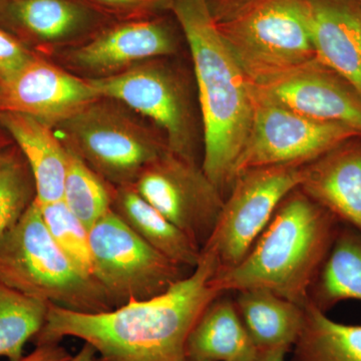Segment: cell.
Returning <instances> with one entry per match:
<instances>
[{"label": "cell", "instance_id": "1", "mask_svg": "<svg viewBox=\"0 0 361 361\" xmlns=\"http://www.w3.org/2000/svg\"><path fill=\"white\" fill-rule=\"evenodd\" d=\"M219 270L202 249L198 265L161 295L106 312L82 313L49 304L35 346L80 339L99 361H188L187 341L202 313L223 295L213 284Z\"/></svg>", "mask_w": 361, "mask_h": 361}, {"label": "cell", "instance_id": "2", "mask_svg": "<svg viewBox=\"0 0 361 361\" xmlns=\"http://www.w3.org/2000/svg\"><path fill=\"white\" fill-rule=\"evenodd\" d=\"M170 9L193 59L203 121L201 168L225 196L250 134L255 85L223 39L207 0H173Z\"/></svg>", "mask_w": 361, "mask_h": 361}, {"label": "cell", "instance_id": "3", "mask_svg": "<svg viewBox=\"0 0 361 361\" xmlns=\"http://www.w3.org/2000/svg\"><path fill=\"white\" fill-rule=\"evenodd\" d=\"M341 226L297 188L285 197L245 258L216 273L214 286L222 293L267 290L305 307Z\"/></svg>", "mask_w": 361, "mask_h": 361}, {"label": "cell", "instance_id": "4", "mask_svg": "<svg viewBox=\"0 0 361 361\" xmlns=\"http://www.w3.org/2000/svg\"><path fill=\"white\" fill-rule=\"evenodd\" d=\"M0 282L77 312L114 310L96 280L78 269L52 238L37 199L0 237Z\"/></svg>", "mask_w": 361, "mask_h": 361}, {"label": "cell", "instance_id": "5", "mask_svg": "<svg viewBox=\"0 0 361 361\" xmlns=\"http://www.w3.org/2000/svg\"><path fill=\"white\" fill-rule=\"evenodd\" d=\"M254 85H264L316 59L310 0H252L216 21Z\"/></svg>", "mask_w": 361, "mask_h": 361}, {"label": "cell", "instance_id": "6", "mask_svg": "<svg viewBox=\"0 0 361 361\" xmlns=\"http://www.w3.org/2000/svg\"><path fill=\"white\" fill-rule=\"evenodd\" d=\"M63 144L115 188L134 186L140 176L166 149L158 137L120 106L99 99L59 126Z\"/></svg>", "mask_w": 361, "mask_h": 361}, {"label": "cell", "instance_id": "7", "mask_svg": "<svg viewBox=\"0 0 361 361\" xmlns=\"http://www.w3.org/2000/svg\"><path fill=\"white\" fill-rule=\"evenodd\" d=\"M94 278L113 308L161 295L186 276L113 210L90 229Z\"/></svg>", "mask_w": 361, "mask_h": 361}, {"label": "cell", "instance_id": "8", "mask_svg": "<svg viewBox=\"0 0 361 361\" xmlns=\"http://www.w3.org/2000/svg\"><path fill=\"white\" fill-rule=\"evenodd\" d=\"M303 167L271 166L237 176L202 248L213 254L218 271L230 269L245 258L285 197L300 186Z\"/></svg>", "mask_w": 361, "mask_h": 361}, {"label": "cell", "instance_id": "9", "mask_svg": "<svg viewBox=\"0 0 361 361\" xmlns=\"http://www.w3.org/2000/svg\"><path fill=\"white\" fill-rule=\"evenodd\" d=\"M357 137L361 135L348 126L300 115L259 94L255 89L253 122L235 167V179L251 169L303 167Z\"/></svg>", "mask_w": 361, "mask_h": 361}, {"label": "cell", "instance_id": "10", "mask_svg": "<svg viewBox=\"0 0 361 361\" xmlns=\"http://www.w3.org/2000/svg\"><path fill=\"white\" fill-rule=\"evenodd\" d=\"M89 80L102 99L125 104L155 123L163 133L169 151L197 163L191 104L175 73L148 61L116 75Z\"/></svg>", "mask_w": 361, "mask_h": 361}, {"label": "cell", "instance_id": "11", "mask_svg": "<svg viewBox=\"0 0 361 361\" xmlns=\"http://www.w3.org/2000/svg\"><path fill=\"white\" fill-rule=\"evenodd\" d=\"M134 187L149 205L203 248L225 196L201 166L166 149L145 169Z\"/></svg>", "mask_w": 361, "mask_h": 361}, {"label": "cell", "instance_id": "12", "mask_svg": "<svg viewBox=\"0 0 361 361\" xmlns=\"http://www.w3.org/2000/svg\"><path fill=\"white\" fill-rule=\"evenodd\" d=\"M101 99L84 80L33 56L0 84V113L20 114L54 128Z\"/></svg>", "mask_w": 361, "mask_h": 361}, {"label": "cell", "instance_id": "13", "mask_svg": "<svg viewBox=\"0 0 361 361\" xmlns=\"http://www.w3.org/2000/svg\"><path fill=\"white\" fill-rule=\"evenodd\" d=\"M259 94L313 120L348 126L361 135V94L317 59L269 84Z\"/></svg>", "mask_w": 361, "mask_h": 361}, {"label": "cell", "instance_id": "14", "mask_svg": "<svg viewBox=\"0 0 361 361\" xmlns=\"http://www.w3.org/2000/svg\"><path fill=\"white\" fill-rule=\"evenodd\" d=\"M176 49L174 35L165 23L142 18L104 30L71 52L70 59L73 65L97 78L174 54Z\"/></svg>", "mask_w": 361, "mask_h": 361}, {"label": "cell", "instance_id": "15", "mask_svg": "<svg viewBox=\"0 0 361 361\" xmlns=\"http://www.w3.org/2000/svg\"><path fill=\"white\" fill-rule=\"evenodd\" d=\"M299 189L341 224L361 232V137L304 166Z\"/></svg>", "mask_w": 361, "mask_h": 361}, {"label": "cell", "instance_id": "16", "mask_svg": "<svg viewBox=\"0 0 361 361\" xmlns=\"http://www.w3.org/2000/svg\"><path fill=\"white\" fill-rule=\"evenodd\" d=\"M316 59L361 94V2L310 0Z\"/></svg>", "mask_w": 361, "mask_h": 361}, {"label": "cell", "instance_id": "17", "mask_svg": "<svg viewBox=\"0 0 361 361\" xmlns=\"http://www.w3.org/2000/svg\"><path fill=\"white\" fill-rule=\"evenodd\" d=\"M0 125L13 137L30 167L39 205L63 200L70 151L52 128L14 113H0Z\"/></svg>", "mask_w": 361, "mask_h": 361}, {"label": "cell", "instance_id": "18", "mask_svg": "<svg viewBox=\"0 0 361 361\" xmlns=\"http://www.w3.org/2000/svg\"><path fill=\"white\" fill-rule=\"evenodd\" d=\"M186 351L188 360L193 361H259L261 356L234 301L222 295L202 313Z\"/></svg>", "mask_w": 361, "mask_h": 361}, {"label": "cell", "instance_id": "19", "mask_svg": "<svg viewBox=\"0 0 361 361\" xmlns=\"http://www.w3.org/2000/svg\"><path fill=\"white\" fill-rule=\"evenodd\" d=\"M237 293L235 305L258 350H290L302 329L305 307L267 290Z\"/></svg>", "mask_w": 361, "mask_h": 361}, {"label": "cell", "instance_id": "20", "mask_svg": "<svg viewBox=\"0 0 361 361\" xmlns=\"http://www.w3.org/2000/svg\"><path fill=\"white\" fill-rule=\"evenodd\" d=\"M113 211L145 242L170 260L192 270L198 265L201 247L149 205L134 186L116 188Z\"/></svg>", "mask_w": 361, "mask_h": 361}, {"label": "cell", "instance_id": "21", "mask_svg": "<svg viewBox=\"0 0 361 361\" xmlns=\"http://www.w3.org/2000/svg\"><path fill=\"white\" fill-rule=\"evenodd\" d=\"M361 301V232L341 224L310 292V301L326 312L343 300Z\"/></svg>", "mask_w": 361, "mask_h": 361}, {"label": "cell", "instance_id": "22", "mask_svg": "<svg viewBox=\"0 0 361 361\" xmlns=\"http://www.w3.org/2000/svg\"><path fill=\"white\" fill-rule=\"evenodd\" d=\"M11 21L28 37L63 42L84 32L92 16L80 0H4Z\"/></svg>", "mask_w": 361, "mask_h": 361}, {"label": "cell", "instance_id": "23", "mask_svg": "<svg viewBox=\"0 0 361 361\" xmlns=\"http://www.w3.org/2000/svg\"><path fill=\"white\" fill-rule=\"evenodd\" d=\"M290 361H361V324H344L310 302Z\"/></svg>", "mask_w": 361, "mask_h": 361}, {"label": "cell", "instance_id": "24", "mask_svg": "<svg viewBox=\"0 0 361 361\" xmlns=\"http://www.w3.org/2000/svg\"><path fill=\"white\" fill-rule=\"evenodd\" d=\"M49 304L0 282V357L20 361L44 327Z\"/></svg>", "mask_w": 361, "mask_h": 361}, {"label": "cell", "instance_id": "25", "mask_svg": "<svg viewBox=\"0 0 361 361\" xmlns=\"http://www.w3.org/2000/svg\"><path fill=\"white\" fill-rule=\"evenodd\" d=\"M63 201L90 229L113 210L116 188L109 184L70 149Z\"/></svg>", "mask_w": 361, "mask_h": 361}, {"label": "cell", "instance_id": "26", "mask_svg": "<svg viewBox=\"0 0 361 361\" xmlns=\"http://www.w3.org/2000/svg\"><path fill=\"white\" fill-rule=\"evenodd\" d=\"M35 199V180L23 156L14 149H0V237Z\"/></svg>", "mask_w": 361, "mask_h": 361}, {"label": "cell", "instance_id": "27", "mask_svg": "<svg viewBox=\"0 0 361 361\" xmlns=\"http://www.w3.org/2000/svg\"><path fill=\"white\" fill-rule=\"evenodd\" d=\"M39 208L45 226L61 251L85 275L94 279L89 229L63 200L39 205Z\"/></svg>", "mask_w": 361, "mask_h": 361}, {"label": "cell", "instance_id": "28", "mask_svg": "<svg viewBox=\"0 0 361 361\" xmlns=\"http://www.w3.org/2000/svg\"><path fill=\"white\" fill-rule=\"evenodd\" d=\"M85 6L132 20H142L147 14L170 9L173 0H80Z\"/></svg>", "mask_w": 361, "mask_h": 361}, {"label": "cell", "instance_id": "29", "mask_svg": "<svg viewBox=\"0 0 361 361\" xmlns=\"http://www.w3.org/2000/svg\"><path fill=\"white\" fill-rule=\"evenodd\" d=\"M33 56L20 39L0 28V84L13 77Z\"/></svg>", "mask_w": 361, "mask_h": 361}, {"label": "cell", "instance_id": "30", "mask_svg": "<svg viewBox=\"0 0 361 361\" xmlns=\"http://www.w3.org/2000/svg\"><path fill=\"white\" fill-rule=\"evenodd\" d=\"M71 356L68 349L58 342L35 346L32 353L20 361H68Z\"/></svg>", "mask_w": 361, "mask_h": 361}, {"label": "cell", "instance_id": "31", "mask_svg": "<svg viewBox=\"0 0 361 361\" xmlns=\"http://www.w3.org/2000/svg\"><path fill=\"white\" fill-rule=\"evenodd\" d=\"M211 13L216 21L224 20L229 18L240 7L245 6L252 0H207Z\"/></svg>", "mask_w": 361, "mask_h": 361}, {"label": "cell", "instance_id": "32", "mask_svg": "<svg viewBox=\"0 0 361 361\" xmlns=\"http://www.w3.org/2000/svg\"><path fill=\"white\" fill-rule=\"evenodd\" d=\"M68 361H99L94 348L90 344L84 343L82 348L75 355H73Z\"/></svg>", "mask_w": 361, "mask_h": 361}, {"label": "cell", "instance_id": "33", "mask_svg": "<svg viewBox=\"0 0 361 361\" xmlns=\"http://www.w3.org/2000/svg\"><path fill=\"white\" fill-rule=\"evenodd\" d=\"M288 349L286 348H274L261 353L260 360L259 361H286L287 353Z\"/></svg>", "mask_w": 361, "mask_h": 361}, {"label": "cell", "instance_id": "34", "mask_svg": "<svg viewBox=\"0 0 361 361\" xmlns=\"http://www.w3.org/2000/svg\"><path fill=\"white\" fill-rule=\"evenodd\" d=\"M358 1H360V2H361V0H358Z\"/></svg>", "mask_w": 361, "mask_h": 361}, {"label": "cell", "instance_id": "35", "mask_svg": "<svg viewBox=\"0 0 361 361\" xmlns=\"http://www.w3.org/2000/svg\"><path fill=\"white\" fill-rule=\"evenodd\" d=\"M188 361H193V360H188Z\"/></svg>", "mask_w": 361, "mask_h": 361}]
</instances>
